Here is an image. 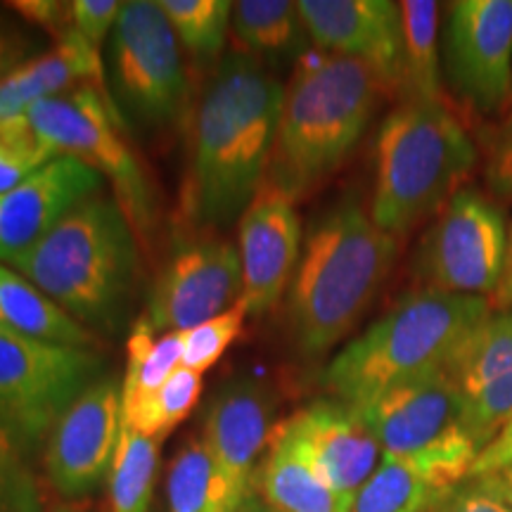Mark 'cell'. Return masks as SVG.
<instances>
[{"mask_svg": "<svg viewBox=\"0 0 512 512\" xmlns=\"http://www.w3.org/2000/svg\"><path fill=\"white\" fill-rule=\"evenodd\" d=\"M285 86L254 57L228 55L192 121L190 211L202 226L242 219L271 162Z\"/></svg>", "mask_w": 512, "mask_h": 512, "instance_id": "obj_1", "label": "cell"}, {"mask_svg": "<svg viewBox=\"0 0 512 512\" xmlns=\"http://www.w3.org/2000/svg\"><path fill=\"white\" fill-rule=\"evenodd\" d=\"M399 240L361 202L335 204L313 223L287 292L294 347L320 356L349 335L392 273Z\"/></svg>", "mask_w": 512, "mask_h": 512, "instance_id": "obj_2", "label": "cell"}, {"mask_svg": "<svg viewBox=\"0 0 512 512\" xmlns=\"http://www.w3.org/2000/svg\"><path fill=\"white\" fill-rule=\"evenodd\" d=\"M387 83L366 62L311 50L285 86L264 181L297 197L342 166L363 138Z\"/></svg>", "mask_w": 512, "mask_h": 512, "instance_id": "obj_3", "label": "cell"}, {"mask_svg": "<svg viewBox=\"0 0 512 512\" xmlns=\"http://www.w3.org/2000/svg\"><path fill=\"white\" fill-rule=\"evenodd\" d=\"M12 268L81 325L119 335L138 285L136 233L117 200L95 195Z\"/></svg>", "mask_w": 512, "mask_h": 512, "instance_id": "obj_4", "label": "cell"}, {"mask_svg": "<svg viewBox=\"0 0 512 512\" xmlns=\"http://www.w3.org/2000/svg\"><path fill=\"white\" fill-rule=\"evenodd\" d=\"M494 311L489 299L439 290L408 292L332 358L325 389L363 406L396 384L446 370L467 337Z\"/></svg>", "mask_w": 512, "mask_h": 512, "instance_id": "obj_5", "label": "cell"}, {"mask_svg": "<svg viewBox=\"0 0 512 512\" xmlns=\"http://www.w3.org/2000/svg\"><path fill=\"white\" fill-rule=\"evenodd\" d=\"M479 145L444 102L403 100L382 121L370 216L384 233H408L463 190Z\"/></svg>", "mask_w": 512, "mask_h": 512, "instance_id": "obj_6", "label": "cell"}, {"mask_svg": "<svg viewBox=\"0 0 512 512\" xmlns=\"http://www.w3.org/2000/svg\"><path fill=\"white\" fill-rule=\"evenodd\" d=\"M354 408L380 441L382 456L406 460L444 494L470 479L479 446L465 430L446 370L396 384Z\"/></svg>", "mask_w": 512, "mask_h": 512, "instance_id": "obj_7", "label": "cell"}, {"mask_svg": "<svg viewBox=\"0 0 512 512\" xmlns=\"http://www.w3.org/2000/svg\"><path fill=\"white\" fill-rule=\"evenodd\" d=\"M91 86L55 95L29 107L27 119L34 133L53 155L81 159L102 178H110L114 200L124 211L138 238L150 233L155 221V200L143 166L126 145L124 124L114 105H105ZM145 240V238H143Z\"/></svg>", "mask_w": 512, "mask_h": 512, "instance_id": "obj_8", "label": "cell"}, {"mask_svg": "<svg viewBox=\"0 0 512 512\" xmlns=\"http://www.w3.org/2000/svg\"><path fill=\"white\" fill-rule=\"evenodd\" d=\"M100 377L102 358L93 349L60 347L0 328V432L31 453Z\"/></svg>", "mask_w": 512, "mask_h": 512, "instance_id": "obj_9", "label": "cell"}, {"mask_svg": "<svg viewBox=\"0 0 512 512\" xmlns=\"http://www.w3.org/2000/svg\"><path fill=\"white\" fill-rule=\"evenodd\" d=\"M112 95L147 126H166L188 102L181 41L152 0H128L110 34Z\"/></svg>", "mask_w": 512, "mask_h": 512, "instance_id": "obj_10", "label": "cell"}, {"mask_svg": "<svg viewBox=\"0 0 512 512\" xmlns=\"http://www.w3.org/2000/svg\"><path fill=\"white\" fill-rule=\"evenodd\" d=\"M508 256L503 211L477 188L458 190L427 230L418 252L425 287L494 302Z\"/></svg>", "mask_w": 512, "mask_h": 512, "instance_id": "obj_11", "label": "cell"}, {"mask_svg": "<svg viewBox=\"0 0 512 512\" xmlns=\"http://www.w3.org/2000/svg\"><path fill=\"white\" fill-rule=\"evenodd\" d=\"M441 72L456 98L491 117L512 95V0H456L441 24Z\"/></svg>", "mask_w": 512, "mask_h": 512, "instance_id": "obj_12", "label": "cell"}, {"mask_svg": "<svg viewBox=\"0 0 512 512\" xmlns=\"http://www.w3.org/2000/svg\"><path fill=\"white\" fill-rule=\"evenodd\" d=\"M242 297V261L230 242H185L150 292L145 318L159 335L188 332L233 309Z\"/></svg>", "mask_w": 512, "mask_h": 512, "instance_id": "obj_13", "label": "cell"}, {"mask_svg": "<svg viewBox=\"0 0 512 512\" xmlns=\"http://www.w3.org/2000/svg\"><path fill=\"white\" fill-rule=\"evenodd\" d=\"M121 432V387L100 377L55 422L46 439L50 484L64 498L93 494L110 475Z\"/></svg>", "mask_w": 512, "mask_h": 512, "instance_id": "obj_14", "label": "cell"}, {"mask_svg": "<svg viewBox=\"0 0 512 512\" xmlns=\"http://www.w3.org/2000/svg\"><path fill=\"white\" fill-rule=\"evenodd\" d=\"M273 411L271 389L254 380L228 384L209 403L202 439L226 512H238L252 494L256 458L275 430Z\"/></svg>", "mask_w": 512, "mask_h": 512, "instance_id": "obj_15", "label": "cell"}, {"mask_svg": "<svg viewBox=\"0 0 512 512\" xmlns=\"http://www.w3.org/2000/svg\"><path fill=\"white\" fill-rule=\"evenodd\" d=\"M302 259V226L294 200L278 185L264 181L240 219L242 297L247 316L278 304L292 285Z\"/></svg>", "mask_w": 512, "mask_h": 512, "instance_id": "obj_16", "label": "cell"}, {"mask_svg": "<svg viewBox=\"0 0 512 512\" xmlns=\"http://www.w3.org/2000/svg\"><path fill=\"white\" fill-rule=\"evenodd\" d=\"M102 188V176L81 159L57 155L0 195V264L15 266L55 226Z\"/></svg>", "mask_w": 512, "mask_h": 512, "instance_id": "obj_17", "label": "cell"}, {"mask_svg": "<svg viewBox=\"0 0 512 512\" xmlns=\"http://www.w3.org/2000/svg\"><path fill=\"white\" fill-rule=\"evenodd\" d=\"M294 448L342 496L368 482L382 460V446L349 403L318 399L280 422Z\"/></svg>", "mask_w": 512, "mask_h": 512, "instance_id": "obj_18", "label": "cell"}, {"mask_svg": "<svg viewBox=\"0 0 512 512\" xmlns=\"http://www.w3.org/2000/svg\"><path fill=\"white\" fill-rule=\"evenodd\" d=\"M304 29L318 50L373 67L387 88H401L403 27L392 0H299Z\"/></svg>", "mask_w": 512, "mask_h": 512, "instance_id": "obj_19", "label": "cell"}, {"mask_svg": "<svg viewBox=\"0 0 512 512\" xmlns=\"http://www.w3.org/2000/svg\"><path fill=\"white\" fill-rule=\"evenodd\" d=\"M91 86L110 98L100 48L79 31L69 29L57 38L55 48L31 57L0 81V119L22 117L36 102Z\"/></svg>", "mask_w": 512, "mask_h": 512, "instance_id": "obj_20", "label": "cell"}, {"mask_svg": "<svg viewBox=\"0 0 512 512\" xmlns=\"http://www.w3.org/2000/svg\"><path fill=\"white\" fill-rule=\"evenodd\" d=\"M256 491L278 512H349L351 498L325 482L287 434L275 427L268 453L254 475Z\"/></svg>", "mask_w": 512, "mask_h": 512, "instance_id": "obj_21", "label": "cell"}, {"mask_svg": "<svg viewBox=\"0 0 512 512\" xmlns=\"http://www.w3.org/2000/svg\"><path fill=\"white\" fill-rule=\"evenodd\" d=\"M0 328L60 347L91 349L95 344L86 325L5 264H0Z\"/></svg>", "mask_w": 512, "mask_h": 512, "instance_id": "obj_22", "label": "cell"}, {"mask_svg": "<svg viewBox=\"0 0 512 512\" xmlns=\"http://www.w3.org/2000/svg\"><path fill=\"white\" fill-rule=\"evenodd\" d=\"M126 377L121 384V422L133 425L166 380L183 366V332H159L145 316L128 332Z\"/></svg>", "mask_w": 512, "mask_h": 512, "instance_id": "obj_23", "label": "cell"}, {"mask_svg": "<svg viewBox=\"0 0 512 512\" xmlns=\"http://www.w3.org/2000/svg\"><path fill=\"white\" fill-rule=\"evenodd\" d=\"M399 8L403 27V98L446 105L439 48L441 5L434 0H403Z\"/></svg>", "mask_w": 512, "mask_h": 512, "instance_id": "obj_24", "label": "cell"}, {"mask_svg": "<svg viewBox=\"0 0 512 512\" xmlns=\"http://www.w3.org/2000/svg\"><path fill=\"white\" fill-rule=\"evenodd\" d=\"M460 401L512 375V309H494L446 366Z\"/></svg>", "mask_w": 512, "mask_h": 512, "instance_id": "obj_25", "label": "cell"}, {"mask_svg": "<svg viewBox=\"0 0 512 512\" xmlns=\"http://www.w3.org/2000/svg\"><path fill=\"white\" fill-rule=\"evenodd\" d=\"M162 441L121 422L110 467V512H150L159 475Z\"/></svg>", "mask_w": 512, "mask_h": 512, "instance_id": "obj_26", "label": "cell"}, {"mask_svg": "<svg viewBox=\"0 0 512 512\" xmlns=\"http://www.w3.org/2000/svg\"><path fill=\"white\" fill-rule=\"evenodd\" d=\"M446 496L406 460L382 456L377 470L351 498L349 512H432Z\"/></svg>", "mask_w": 512, "mask_h": 512, "instance_id": "obj_27", "label": "cell"}, {"mask_svg": "<svg viewBox=\"0 0 512 512\" xmlns=\"http://www.w3.org/2000/svg\"><path fill=\"white\" fill-rule=\"evenodd\" d=\"M230 29L242 46L261 55H294L302 46L306 29L292 0H240L233 3Z\"/></svg>", "mask_w": 512, "mask_h": 512, "instance_id": "obj_28", "label": "cell"}, {"mask_svg": "<svg viewBox=\"0 0 512 512\" xmlns=\"http://www.w3.org/2000/svg\"><path fill=\"white\" fill-rule=\"evenodd\" d=\"M169 512H226L204 439H190L171 460L166 477Z\"/></svg>", "mask_w": 512, "mask_h": 512, "instance_id": "obj_29", "label": "cell"}, {"mask_svg": "<svg viewBox=\"0 0 512 512\" xmlns=\"http://www.w3.org/2000/svg\"><path fill=\"white\" fill-rule=\"evenodd\" d=\"M174 27L178 41L200 60L221 53L230 27L233 3L228 0H157Z\"/></svg>", "mask_w": 512, "mask_h": 512, "instance_id": "obj_30", "label": "cell"}, {"mask_svg": "<svg viewBox=\"0 0 512 512\" xmlns=\"http://www.w3.org/2000/svg\"><path fill=\"white\" fill-rule=\"evenodd\" d=\"M200 394L202 375L181 366L169 380H166L164 387L159 389L155 399L150 401V406L143 411V415L128 427L162 441L166 434L174 430L176 425H181V422L195 411Z\"/></svg>", "mask_w": 512, "mask_h": 512, "instance_id": "obj_31", "label": "cell"}, {"mask_svg": "<svg viewBox=\"0 0 512 512\" xmlns=\"http://www.w3.org/2000/svg\"><path fill=\"white\" fill-rule=\"evenodd\" d=\"M53 157L38 140L27 114L0 119V195L15 190Z\"/></svg>", "mask_w": 512, "mask_h": 512, "instance_id": "obj_32", "label": "cell"}, {"mask_svg": "<svg viewBox=\"0 0 512 512\" xmlns=\"http://www.w3.org/2000/svg\"><path fill=\"white\" fill-rule=\"evenodd\" d=\"M247 311L238 302L221 316L183 332V368L204 375L235 342L245 323Z\"/></svg>", "mask_w": 512, "mask_h": 512, "instance_id": "obj_33", "label": "cell"}, {"mask_svg": "<svg viewBox=\"0 0 512 512\" xmlns=\"http://www.w3.org/2000/svg\"><path fill=\"white\" fill-rule=\"evenodd\" d=\"M41 489L29 451L0 432V512H41Z\"/></svg>", "mask_w": 512, "mask_h": 512, "instance_id": "obj_34", "label": "cell"}, {"mask_svg": "<svg viewBox=\"0 0 512 512\" xmlns=\"http://www.w3.org/2000/svg\"><path fill=\"white\" fill-rule=\"evenodd\" d=\"M484 181L498 200H512V112L482 133Z\"/></svg>", "mask_w": 512, "mask_h": 512, "instance_id": "obj_35", "label": "cell"}, {"mask_svg": "<svg viewBox=\"0 0 512 512\" xmlns=\"http://www.w3.org/2000/svg\"><path fill=\"white\" fill-rule=\"evenodd\" d=\"M72 8L76 31L100 48V43L112 34L124 3L119 0H74Z\"/></svg>", "mask_w": 512, "mask_h": 512, "instance_id": "obj_36", "label": "cell"}, {"mask_svg": "<svg viewBox=\"0 0 512 512\" xmlns=\"http://www.w3.org/2000/svg\"><path fill=\"white\" fill-rule=\"evenodd\" d=\"M10 8L27 19L34 27L48 31L50 36L62 38L69 29H74V8L72 3L62 0H15Z\"/></svg>", "mask_w": 512, "mask_h": 512, "instance_id": "obj_37", "label": "cell"}, {"mask_svg": "<svg viewBox=\"0 0 512 512\" xmlns=\"http://www.w3.org/2000/svg\"><path fill=\"white\" fill-rule=\"evenodd\" d=\"M432 512H512L501 498L479 486L475 479L456 486Z\"/></svg>", "mask_w": 512, "mask_h": 512, "instance_id": "obj_38", "label": "cell"}, {"mask_svg": "<svg viewBox=\"0 0 512 512\" xmlns=\"http://www.w3.org/2000/svg\"><path fill=\"white\" fill-rule=\"evenodd\" d=\"M512 467V418L494 439L489 441V446L479 453L477 463L472 465L470 479H479L486 475H494V472L510 470Z\"/></svg>", "mask_w": 512, "mask_h": 512, "instance_id": "obj_39", "label": "cell"}, {"mask_svg": "<svg viewBox=\"0 0 512 512\" xmlns=\"http://www.w3.org/2000/svg\"><path fill=\"white\" fill-rule=\"evenodd\" d=\"M29 38L15 24L0 15V81L10 76L19 64L27 62Z\"/></svg>", "mask_w": 512, "mask_h": 512, "instance_id": "obj_40", "label": "cell"}, {"mask_svg": "<svg viewBox=\"0 0 512 512\" xmlns=\"http://www.w3.org/2000/svg\"><path fill=\"white\" fill-rule=\"evenodd\" d=\"M475 482L479 486H484L489 494L501 498V501L508 505V508H512V467H510V470L494 472V475L479 477V479H475Z\"/></svg>", "mask_w": 512, "mask_h": 512, "instance_id": "obj_41", "label": "cell"}, {"mask_svg": "<svg viewBox=\"0 0 512 512\" xmlns=\"http://www.w3.org/2000/svg\"><path fill=\"white\" fill-rule=\"evenodd\" d=\"M491 306H494V309H512V226L508 230V256H505L503 283Z\"/></svg>", "mask_w": 512, "mask_h": 512, "instance_id": "obj_42", "label": "cell"}, {"mask_svg": "<svg viewBox=\"0 0 512 512\" xmlns=\"http://www.w3.org/2000/svg\"><path fill=\"white\" fill-rule=\"evenodd\" d=\"M238 512H278V510H273L259 494H249L245 501H242Z\"/></svg>", "mask_w": 512, "mask_h": 512, "instance_id": "obj_43", "label": "cell"}, {"mask_svg": "<svg viewBox=\"0 0 512 512\" xmlns=\"http://www.w3.org/2000/svg\"><path fill=\"white\" fill-rule=\"evenodd\" d=\"M60 512H69V510H60Z\"/></svg>", "mask_w": 512, "mask_h": 512, "instance_id": "obj_44", "label": "cell"}]
</instances>
